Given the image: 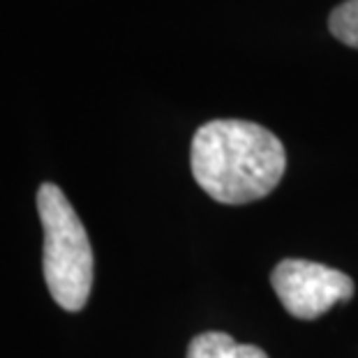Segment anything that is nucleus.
<instances>
[{
    "label": "nucleus",
    "mask_w": 358,
    "mask_h": 358,
    "mask_svg": "<svg viewBox=\"0 0 358 358\" xmlns=\"http://www.w3.org/2000/svg\"><path fill=\"white\" fill-rule=\"evenodd\" d=\"M189 166L210 199L241 206L264 199L278 187L287 169V153L264 125L220 118L194 132Z\"/></svg>",
    "instance_id": "1"
},
{
    "label": "nucleus",
    "mask_w": 358,
    "mask_h": 358,
    "mask_svg": "<svg viewBox=\"0 0 358 358\" xmlns=\"http://www.w3.org/2000/svg\"><path fill=\"white\" fill-rule=\"evenodd\" d=\"M37 213L44 227V280L53 301L67 312H79L93 289V248L77 210L53 182L37 189Z\"/></svg>",
    "instance_id": "2"
},
{
    "label": "nucleus",
    "mask_w": 358,
    "mask_h": 358,
    "mask_svg": "<svg viewBox=\"0 0 358 358\" xmlns=\"http://www.w3.org/2000/svg\"><path fill=\"white\" fill-rule=\"evenodd\" d=\"M273 289L289 315L303 322L322 317L354 296V280L342 271L306 259H285L271 273Z\"/></svg>",
    "instance_id": "3"
},
{
    "label": "nucleus",
    "mask_w": 358,
    "mask_h": 358,
    "mask_svg": "<svg viewBox=\"0 0 358 358\" xmlns=\"http://www.w3.org/2000/svg\"><path fill=\"white\" fill-rule=\"evenodd\" d=\"M187 358H268V354L255 345H241L227 333L208 331L189 342Z\"/></svg>",
    "instance_id": "4"
},
{
    "label": "nucleus",
    "mask_w": 358,
    "mask_h": 358,
    "mask_svg": "<svg viewBox=\"0 0 358 358\" xmlns=\"http://www.w3.org/2000/svg\"><path fill=\"white\" fill-rule=\"evenodd\" d=\"M329 28L335 40L358 49V0H345L335 7L329 17Z\"/></svg>",
    "instance_id": "5"
}]
</instances>
